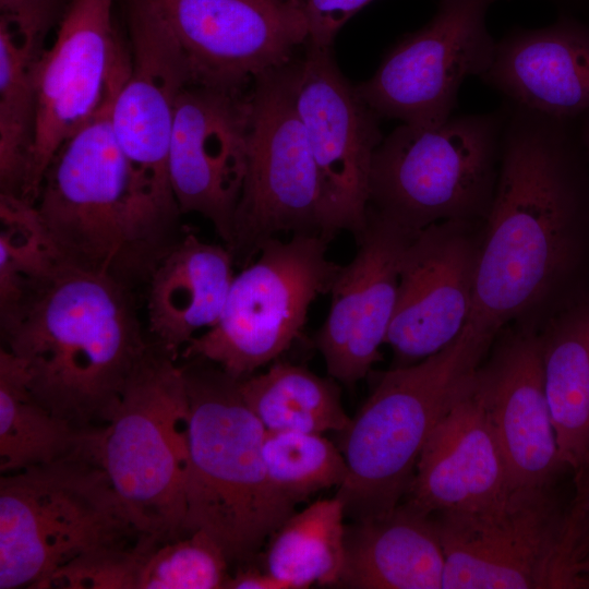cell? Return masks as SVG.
Wrapping results in <instances>:
<instances>
[{"mask_svg": "<svg viewBox=\"0 0 589 589\" xmlns=\"http://www.w3.org/2000/svg\"><path fill=\"white\" fill-rule=\"evenodd\" d=\"M507 104L467 322L493 337L576 277L589 237V160L579 118Z\"/></svg>", "mask_w": 589, "mask_h": 589, "instance_id": "obj_1", "label": "cell"}, {"mask_svg": "<svg viewBox=\"0 0 589 589\" xmlns=\"http://www.w3.org/2000/svg\"><path fill=\"white\" fill-rule=\"evenodd\" d=\"M0 328L35 399L81 429L110 420L151 346L132 289L63 262L0 315Z\"/></svg>", "mask_w": 589, "mask_h": 589, "instance_id": "obj_2", "label": "cell"}, {"mask_svg": "<svg viewBox=\"0 0 589 589\" xmlns=\"http://www.w3.org/2000/svg\"><path fill=\"white\" fill-rule=\"evenodd\" d=\"M121 86L58 149L34 205L63 263L106 274L134 291L184 232L136 188L111 124Z\"/></svg>", "mask_w": 589, "mask_h": 589, "instance_id": "obj_3", "label": "cell"}, {"mask_svg": "<svg viewBox=\"0 0 589 589\" xmlns=\"http://www.w3.org/2000/svg\"><path fill=\"white\" fill-rule=\"evenodd\" d=\"M189 401L184 534L202 531L229 562H249L293 514L262 456L266 430L239 380L201 359L182 365Z\"/></svg>", "mask_w": 589, "mask_h": 589, "instance_id": "obj_4", "label": "cell"}, {"mask_svg": "<svg viewBox=\"0 0 589 589\" xmlns=\"http://www.w3.org/2000/svg\"><path fill=\"white\" fill-rule=\"evenodd\" d=\"M494 337L467 323L438 352L384 372L342 431L347 465L337 496L353 522L383 517L404 500L436 424L466 390Z\"/></svg>", "mask_w": 589, "mask_h": 589, "instance_id": "obj_5", "label": "cell"}, {"mask_svg": "<svg viewBox=\"0 0 589 589\" xmlns=\"http://www.w3.org/2000/svg\"><path fill=\"white\" fill-rule=\"evenodd\" d=\"M188 423L182 366L151 342L98 429L95 461L140 534L160 543L185 536Z\"/></svg>", "mask_w": 589, "mask_h": 589, "instance_id": "obj_6", "label": "cell"}, {"mask_svg": "<svg viewBox=\"0 0 589 589\" xmlns=\"http://www.w3.org/2000/svg\"><path fill=\"white\" fill-rule=\"evenodd\" d=\"M508 104L450 116L436 127L401 123L377 146L368 207L413 232L484 217L497 181Z\"/></svg>", "mask_w": 589, "mask_h": 589, "instance_id": "obj_7", "label": "cell"}, {"mask_svg": "<svg viewBox=\"0 0 589 589\" xmlns=\"http://www.w3.org/2000/svg\"><path fill=\"white\" fill-rule=\"evenodd\" d=\"M140 537L94 462L68 459L1 476L0 589H38L81 554Z\"/></svg>", "mask_w": 589, "mask_h": 589, "instance_id": "obj_8", "label": "cell"}, {"mask_svg": "<svg viewBox=\"0 0 589 589\" xmlns=\"http://www.w3.org/2000/svg\"><path fill=\"white\" fill-rule=\"evenodd\" d=\"M299 59L252 82L247 172L229 248L250 264L280 232L332 240L338 229L297 106Z\"/></svg>", "mask_w": 589, "mask_h": 589, "instance_id": "obj_9", "label": "cell"}, {"mask_svg": "<svg viewBox=\"0 0 589 589\" xmlns=\"http://www.w3.org/2000/svg\"><path fill=\"white\" fill-rule=\"evenodd\" d=\"M326 238L296 233L268 239L256 260L235 275L217 323L182 350L241 380L275 361L300 336L308 311L329 293L341 265L327 257Z\"/></svg>", "mask_w": 589, "mask_h": 589, "instance_id": "obj_10", "label": "cell"}, {"mask_svg": "<svg viewBox=\"0 0 589 589\" xmlns=\"http://www.w3.org/2000/svg\"><path fill=\"white\" fill-rule=\"evenodd\" d=\"M567 509L554 486L515 488L483 508L433 515L442 589L561 588Z\"/></svg>", "mask_w": 589, "mask_h": 589, "instance_id": "obj_11", "label": "cell"}, {"mask_svg": "<svg viewBox=\"0 0 589 589\" xmlns=\"http://www.w3.org/2000/svg\"><path fill=\"white\" fill-rule=\"evenodd\" d=\"M496 1L438 0L433 17L404 35L356 85L360 97L380 118L418 127L445 122L464 81L481 77L492 63L496 40L486 15Z\"/></svg>", "mask_w": 589, "mask_h": 589, "instance_id": "obj_12", "label": "cell"}, {"mask_svg": "<svg viewBox=\"0 0 589 589\" xmlns=\"http://www.w3.org/2000/svg\"><path fill=\"white\" fill-rule=\"evenodd\" d=\"M118 0H70L36 77V121L26 201L35 203L51 159L128 77L131 56L115 24Z\"/></svg>", "mask_w": 589, "mask_h": 589, "instance_id": "obj_13", "label": "cell"}, {"mask_svg": "<svg viewBox=\"0 0 589 589\" xmlns=\"http://www.w3.org/2000/svg\"><path fill=\"white\" fill-rule=\"evenodd\" d=\"M181 49L191 85L244 89L309 39L300 0H143Z\"/></svg>", "mask_w": 589, "mask_h": 589, "instance_id": "obj_14", "label": "cell"}, {"mask_svg": "<svg viewBox=\"0 0 589 589\" xmlns=\"http://www.w3.org/2000/svg\"><path fill=\"white\" fill-rule=\"evenodd\" d=\"M131 65L111 109L117 142L144 200L181 227L169 180L168 155L177 103L192 84L187 60L143 0H127Z\"/></svg>", "mask_w": 589, "mask_h": 589, "instance_id": "obj_15", "label": "cell"}, {"mask_svg": "<svg viewBox=\"0 0 589 589\" xmlns=\"http://www.w3.org/2000/svg\"><path fill=\"white\" fill-rule=\"evenodd\" d=\"M250 113V92L189 85L177 103L169 146L180 213L206 218L228 249L247 172Z\"/></svg>", "mask_w": 589, "mask_h": 589, "instance_id": "obj_16", "label": "cell"}, {"mask_svg": "<svg viewBox=\"0 0 589 589\" xmlns=\"http://www.w3.org/2000/svg\"><path fill=\"white\" fill-rule=\"evenodd\" d=\"M297 106L340 231L357 240L366 223L372 159L384 136L380 117L337 67L330 47L305 45Z\"/></svg>", "mask_w": 589, "mask_h": 589, "instance_id": "obj_17", "label": "cell"}, {"mask_svg": "<svg viewBox=\"0 0 589 589\" xmlns=\"http://www.w3.org/2000/svg\"><path fill=\"white\" fill-rule=\"evenodd\" d=\"M417 232L368 207L358 250L341 266L328 314L315 335L327 374L351 386L381 359L394 316L404 253Z\"/></svg>", "mask_w": 589, "mask_h": 589, "instance_id": "obj_18", "label": "cell"}, {"mask_svg": "<svg viewBox=\"0 0 589 589\" xmlns=\"http://www.w3.org/2000/svg\"><path fill=\"white\" fill-rule=\"evenodd\" d=\"M468 226V220L433 224L418 231L404 253L385 341L399 365L438 352L467 325L479 248Z\"/></svg>", "mask_w": 589, "mask_h": 589, "instance_id": "obj_19", "label": "cell"}, {"mask_svg": "<svg viewBox=\"0 0 589 589\" xmlns=\"http://www.w3.org/2000/svg\"><path fill=\"white\" fill-rule=\"evenodd\" d=\"M474 386L513 486H554L566 468L545 394L539 335L518 332L504 338L477 370Z\"/></svg>", "mask_w": 589, "mask_h": 589, "instance_id": "obj_20", "label": "cell"}, {"mask_svg": "<svg viewBox=\"0 0 589 589\" xmlns=\"http://www.w3.org/2000/svg\"><path fill=\"white\" fill-rule=\"evenodd\" d=\"M513 489L473 376L430 434L401 503L429 516L470 512L500 501Z\"/></svg>", "mask_w": 589, "mask_h": 589, "instance_id": "obj_21", "label": "cell"}, {"mask_svg": "<svg viewBox=\"0 0 589 589\" xmlns=\"http://www.w3.org/2000/svg\"><path fill=\"white\" fill-rule=\"evenodd\" d=\"M480 79L507 101L576 120L589 111V25L561 16L544 27L509 31Z\"/></svg>", "mask_w": 589, "mask_h": 589, "instance_id": "obj_22", "label": "cell"}, {"mask_svg": "<svg viewBox=\"0 0 589 589\" xmlns=\"http://www.w3.org/2000/svg\"><path fill=\"white\" fill-rule=\"evenodd\" d=\"M233 264L225 244L183 233L145 285L151 342L177 360L197 332L213 327L235 277Z\"/></svg>", "mask_w": 589, "mask_h": 589, "instance_id": "obj_23", "label": "cell"}, {"mask_svg": "<svg viewBox=\"0 0 589 589\" xmlns=\"http://www.w3.org/2000/svg\"><path fill=\"white\" fill-rule=\"evenodd\" d=\"M60 0H0V194L25 200L36 77Z\"/></svg>", "mask_w": 589, "mask_h": 589, "instance_id": "obj_24", "label": "cell"}, {"mask_svg": "<svg viewBox=\"0 0 589 589\" xmlns=\"http://www.w3.org/2000/svg\"><path fill=\"white\" fill-rule=\"evenodd\" d=\"M346 529L338 586L356 589H442L444 551L432 516L402 503Z\"/></svg>", "mask_w": 589, "mask_h": 589, "instance_id": "obj_25", "label": "cell"}, {"mask_svg": "<svg viewBox=\"0 0 589 589\" xmlns=\"http://www.w3.org/2000/svg\"><path fill=\"white\" fill-rule=\"evenodd\" d=\"M539 339L560 457L577 480L589 468V297L557 312Z\"/></svg>", "mask_w": 589, "mask_h": 589, "instance_id": "obj_26", "label": "cell"}, {"mask_svg": "<svg viewBox=\"0 0 589 589\" xmlns=\"http://www.w3.org/2000/svg\"><path fill=\"white\" fill-rule=\"evenodd\" d=\"M97 430L77 428L37 401L28 388L21 362L1 347V474L68 459L96 464Z\"/></svg>", "mask_w": 589, "mask_h": 589, "instance_id": "obj_27", "label": "cell"}, {"mask_svg": "<svg viewBox=\"0 0 589 589\" xmlns=\"http://www.w3.org/2000/svg\"><path fill=\"white\" fill-rule=\"evenodd\" d=\"M239 388L266 431L341 433L351 421L338 382L301 365L275 362L263 373L239 380Z\"/></svg>", "mask_w": 589, "mask_h": 589, "instance_id": "obj_28", "label": "cell"}, {"mask_svg": "<svg viewBox=\"0 0 589 589\" xmlns=\"http://www.w3.org/2000/svg\"><path fill=\"white\" fill-rule=\"evenodd\" d=\"M345 519L337 496L294 512L268 539L264 569L288 589L339 585L346 553Z\"/></svg>", "mask_w": 589, "mask_h": 589, "instance_id": "obj_29", "label": "cell"}, {"mask_svg": "<svg viewBox=\"0 0 589 589\" xmlns=\"http://www.w3.org/2000/svg\"><path fill=\"white\" fill-rule=\"evenodd\" d=\"M62 263L34 204L0 194V315Z\"/></svg>", "mask_w": 589, "mask_h": 589, "instance_id": "obj_30", "label": "cell"}, {"mask_svg": "<svg viewBox=\"0 0 589 589\" xmlns=\"http://www.w3.org/2000/svg\"><path fill=\"white\" fill-rule=\"evenodd\" d=\"M262 456L273 484L296 504L338 489L347 473L340 448L322 433L266 431Z\"/></svg>", "mask_w": 589, "mask_h": 589, "instance_id": "obj_31", "label": "cell"}, {"mask_svg": "<svg viewBox=\"0 0 589 589\" xmlns=\"http://www.w3.org/2000/svg\"><path fill=\"white\" fill-rule=\"evenodd\" d=\"M229 563L208 534L194 531L149 550L137 589H225Z\"/></svg>", "mask_w": 589, "mask_h": 589, "instance_id": "obj_32", "label": "cell"}, {"mask_svg": "<svg viewBox=\"0 0 589 589\" xmlns=\"http://www.w3.org/2000/svg\"><path fill=\"white\" fill-rule=\"evenodd\" d=\"M158 543L153 538L141 537L133 543L87 551L55 572L38 589H137L143 561Z\"/></svg>", "mask_w": 589, "mask_h": 589, "instance_id": "obj_33", "label": "cell"}, {"mask_svg": "<svg viewBox=\"0 0 589 589\" xmlns=\"http://www.w3.org/2000/svg\"><path fill=\"white\" fill-rule=\"evenodd\" d=\"M309 25L306 44L330 47L340 28L372 0H300Z\"/></svg>", "mask_w": 589, "mask_h": 589, "instance_id": "obj_34", "label": "cell"}, {"mask_svg": "<svg viewBox=\"0 0 589 589\" xmlns=\"http://www.w3.org/2000/svg\"><path fill=\"white\" fill-rule=\"evenodd\" d=\"M575 496L568 504L567 528L573 539L582 544L589 539V468L575 480Z\"/></svg>", "mask_w": 589, "mask_h": 589, "instance_id": "obj_35", "label": "cell"}, {"mask_svg": "<svg viewBox=\"0 0 589 589\" xmlns=\"http://www.w3.org/2000/svg\"><path fill=\"white\" fill-rule=\"evenodd\" d=\"M225 589H288L287 586L269 574L253 566L239 568L230 575Z\"/></svg>", "mask_w": 589, "mask_h": 589, "instance_id": "obj_36", "label": "cell"}, {"mask_svg": "<svg viewBox=\"0 0 589 589\" xmlns=\"http://www.w3.org/2000/svg\"><path fill=\"white\" fill-rule=\"evenodd\" d=\"M569 588L589 589V539L578 552L572 566Z\"/></svg>", "mask_w": 589, "mask_h": 589, "instance_id": "obj_37", "label": "cell"}, {"mask_svg": "<svg viewBox=\"0 0 589 589\" xmlns=\"http://www.w3.org/2000/svg\"><path fill=\"white\" fill-rule=\"evenodd\" d=\"M579 128L589 160V111L579 118Z\"/></svg>", "mask_w": 589, "mask_h": 589, "instance_id": "obj_38", "label": "cell"}]
</instances>
